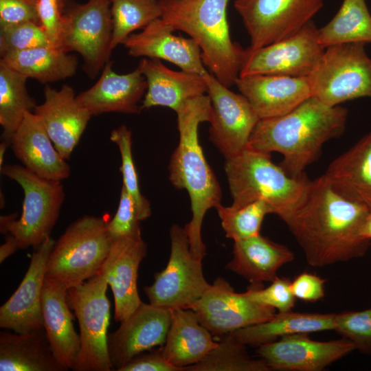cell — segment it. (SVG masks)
Here are the masks:
<instances>
[{"label":"cell","instance_id":"obj_1","mask_svg":"<svg viewBox=\"0 0 371 371\" xmlns=\"http://www.w3.org/2000/svg\"><path fill=\"white\" fill-rule=\"evenodd\" d=\"M368 213L366 205L339 194L322 175L310 180L303 198L284 222L307 262L324 267L365 256L371 245L362 235Z\"/></svg>","mask_w":371,"mask_h":371},{"label":"cell","instance_id":"obj_2","mask_svg":"<svg viewBox=\"0 0 371 371\" xmlns=\"http://www.w3.org/2000/svg\"><path fill=\"white\" fill-rule=\"evenodd\" d=\"M347 117L346 108L328 106L312 96L285 115L260 119L247 147L265 154L280 153L282 168L300 178L317 159L324 144L344 132Z\"/></svg>","mask_w":371,"mask_h":371},{"label":"cell","instance_id":"obj_3","mask_svg":"<svg viewBox=\"0 0 371 371\" xmlns=\"http://www.w3.org/2000/svg\"><path fill=\"white\" fill-rule=\"evenodd\" d=\"M211 111L207 94L187 100L176 111L179 140L168 165L172 184L189 194L192 218L184 228L192 255L201 260L206 254L201 236L203 218L207 210L221 204L222 196L220 184L199 140V124L210 122Z\"/></svg>","mask_w":371,"mask_h":371},{"label":"cell","instance_id":"obj_4","mask_svg":"<svg viewBox=\"0 0 371 371\" xmlns=\"http://www.w3.org/2000/svg\"><path fill=\"white\" fill-rule=\"evenodd\" d=\"M229 0H159L161 18L199 45L205 67L227 87L235 85L245 49L231 38L227 17Z\"/></svg>","mask_w":371,"mask_h":371},{"label":"cell","instance_id":"obj_5","mask_svg":"<svg viewBox=\"0 0 371 371\" xmlns=\"http://www.w3.org/2000/svg\"><path fill=\"white\" fill-rule=\"evenodd\" d=\"M224 168L233 200L231 207L262 199L283 221L299 204L310 182L306 174L293 178L271 161V155L247 147L225 159Z\"/></svg>","mask_w":371,"mask_h":371},{"label":"cell","instance_id":"obj_6","mask_svg":"<svg viewBox=\"0 0 371 371\" xmlns=\"http://www.w3.org/2000/svg\"><path fill=\"white\" fill-rule=\"evenodd\" d=\"M112 243L102 218L86 215L77 219L55 242L47 261L45 278L67 289L80 285L99 272Z\"/></svg>","mask_w":371,"mask_h":371},{"label":"cell","instance_id":"obj_7","mask_svg":"<svg viewBox=\"0 0 371 371\" xmlns=\"http://www.w3.org/2000/svg\"><path fill=\"white\" fill-rule=\"evenodd\" d=\"M107 274L104 262L95 276L67 290V302L80 328V348L74 371L113 370L107 350L110 317Z\"/></svg>","mask_w":371,"mask_h":371},{"label":"cell","instance_id":"obj_8","mask_svg":"<svg viewBox=\"0 0 371 371\" xmlns=\"http://www.w3.org/2000/svg\"><path fill=\"white\" fill-rule=\"evenodd\" d=\"M0 170L24 193L21 214L10 223L6 234L14 237L19 249H36L50 237L58 218L65 196L61 181L43 178L20 165H3Z\"/></svg>","mask_w":371,"mask_h":371},{"label":"cell","instance_id":"obj_9","mask_svg":"<svg viewBox=\"0 0 371 371\" xmlns=\"http://www.w3.org/2000/svg\"><path fill=\"white\" fill-rule=\"evenodd\" d=\"M365 45L352 43L326 47L308 76L313 96L330 106L359 98H371V58Z\"/></svg>","mask_w":371,"mask_h":371},{"label":"cell","instance_id":"obj_10","mask_svg":"<svg viewBox=\"0 0 371 371\" xmlns=\"http://www.w3.org/2000/svg\"><path fill=\"white\" fill-rule=\"evenodd\" d=\"M170 255L166 267L155 274L154 282L144 288L150 304L170 310L188 308L210 284L203 276L202 260L194 257L184 227L170 229Z\"/></svg>","mask_w":371,"mask_h":371},{"label":"cell","instance_id":"obj_11","mask_svg":"<svg viewBox=\"0 0 371 371\" xmlns=\"http://www.w3.org/2000/svg\"><path fill=\"white\" fill-rule=\"evenodd\" d=\"M111 35V0H89L63 14L58 47L80 54L84 70L94 77L109 60Z\"/></svg>","mask_w":371,"mask_h":371},{"label":"cell","instance_id":"obj_12","mask_svg":"<svg viewBox=\"0 0 371 371\" xmlns=\"http://www.w3.org/2000/svg\"><path fill=\"white\" fill-rule=\"evenodd\" d=\"M322 0H235L250 38L247 49L254 51L289 37L323 7Z\"/></svg>","mask_w":371,"mask_h":371},{"label":"cell","instance_id":"obj_13","mask_svg":"<svg viewBox=\"0 0 371 371\" xmlns=\"http://www.w3.org/2000/svg\"><path fill=\"white\" fill-rule=\"evenodd\" d=\"M325 48L319 43L318 28L312 21L293 35L254 51L245 49L239 77L280 75L308 77Z\"/></svg>","mask_w":371,"mask_h":371},{"label":"cell","instance_id":"obj_14","mask_svg":"<svg viewBox=\"0 0 371 371\" xmlns=\"http://www.w3.org/2000/svg\"><path fill=\"white\" fill-rule=\"evenodd\" d=\"M202 77L212 106L209 138L227 159L247 148L260 118L241 93L229 89L208 71Z\"/></svg>","mask_w":371,"mask_h":371},{"label":"cell","instance_id":"obj_15","mask_svg":"<svg viewBox=\"0 0 371 371\" xmlns=\"http://www.w3.org/2000/svg\"><path fill=\"white\" fill-rule=\"evenodd\" d=\"M214 337L265 322L276 309L250 300L245 293H236L225 279L218 278L202 296L188 308Z\"/></svg>","mask_w":371,"mask_h":371},{"label":"cell","instance_id":"obj_16","mask_svg":"<svg viewBox=\"0 0 371 371\" xmlns=\"http://www.w3.org/2000/svg\"><path fill=\"white\" fill-rule=\"evenodd\" d=\"M355 349L344 337L320 341L311 339L308 333H297L262 344L256 353L270 370L320 371Z\"/></svg>","mask_w":371,"mask_h":371},{"label":"cell","instance_id":"obj_17","mask_svg":"<svg viewBox=\"0 0 371 371\" xmlns=\"http://www.w3.org/2000/svg\"><path fill=\"white\" fill-rule=\"evenodd\" d=\"M172 319V310L142 302L120 327L107 335V350L113 370L135 357L162 346Z\"/></svg>","mask_w":371,"mask_h":371},{"label":"cell","instance_id":"obj_18","mask_svg":"<svg viewBox=\"0 0 371 371\" xmlns=\"http://www.w3.org/2000/svg\"><path fill=\"white\" fill-rule=\"evenodd\" d=\"M54 244L49 237L33 252L22 282L0 308L1 328L21 334L43 328L41 294L47 261Z\"/></svg>","mask_w":371,"mask_h":371},{"label":"cell","instance_id":"obj_19","mask_svg":"<svg viewBox=\"0 0 371 371\" xmlns=\"http://www.w3.org/2000/svg\"><path fill=\"white\" fill-rule=\"evenodd\" d=\"M44 102L34 108L55 148L65 160L78 144L92 115L78 100L73 88L59 90L46 85Z\"/></svg>","mask_w":371,"mask_h":371},{"label":"cell","instance_id":"obj_20","mask_svg":"<svg viewBox=\"0 0 371 371\" xmlns=\"http://www.w3.org/2000/svg\"><path fill=\"white\" fill-rule=\"evenodd\" d=\"M235 85L260 119L285 115L313 96L308 77L254 75L238 77Z\"/></svg>","mask_w":371,"mask_h":371},{"label":"cell","instance_id":"obj_21","mask_svg":"<svg viewBox=\"0 0 371 371\" xmlns=\"http://www.w3.org/2000/svg\"><path fill=\"white\" fill-rule=\"evenodd\" d=\"M175 30L161 17L142 31L131 34L123 45L133 57L164 60L181 70L202 76L207 70L201 58V49L192 38L173 34Z\"/></svg>","mask_w":371,"mask_h":371},{"label":"cell","instance_id":"obj_22","mask_svg":"<svg viewBox=\"0 0 371 371\" xmlns=\"http://www.w3.org/2000/svg\"><path fill=\"white\" fill-rule=\"evenodd\" d=\"M147 254V245L142 234L113 240L105 260L107 281L112 290L114 319L122 322L142 303L137 290L138 269Z\"/></svg>","mask_w":371,"mask_h":371},{"label":"cell","instance_id":"obj_23","mask_svg":"<svg viewBox=\"0 0 371 371\" xmlns=\"http://www.w3.org/2000/svg\"><path fill=\"white\" fill-rule=\"evenodd\" d=\"M109 60L104 66L98 80L89 89L76 95L79 102L92 115L117 112L139 113L138 103L147 89L146 78L139 63L137 68L126 74H119L112 69Z\"/></svg>","mask_w":371,"mask_h":371},{"label":"cell","instance_id":"obj_24","mask_svg":"<svg viewBox=\"0 0 371 371\" xmlns=\"http://www.w3.org/2000/svg\"><path fill=\"white\" fill-rule=\"evenodd\" d=\"M10 145L23 166L47 179L62 181L70 175V166L51 140L41 119L27 112Z\"/></svg>","mask_w":371,"mask_h":371},{"label":"cell","instance_id":"obj_25","mask_svg":"<svg viewBox=\"0 0 371 371\" xmlns=\"http://www.w3.org/2000/svg\"><path fill=\"white\" fill-rule=\"evenodd\" d=\"M67 289L45 279L41 294L43 328L53 355L66 369H72L80 348V335L76 332L74 316L67 302Z\"/></svg>","mask_w":371,"mask_h":371},{"label":"cell","instance_id":"obj_26","mask_svg":"<svg viewBox=\"0 0 371 371\" xmlns=\"http://www.w3.org/2000/svg\"><path fill=\"white\" fill-rule=\"evenodd\" d=\"M139 63L147 83L142 109L160 106L176 112L187 100L207 93L201 75L172 70L159 59L142 58Z\"/></svg>","mask_w":371,"mask_h":371},{"label":"cell","instance_id":"obj_27","mask_svg":"<svg viewBox=\"0 0 371 371\" xmlns=\"http://www.w3.org/2000/svg\"><path fill=\"white\" fill-rule=\"evenodd\" d=\"M293 259V253L286 246L260 233L234 241L233 258L226 269L251 284H262L274 280L278 269Z\"/></svg>","mask_w":371,"mask_h":371},{"label":"cell","instance_id":"obj_28","mask_svg":"<svg viewBox=\"0 0 371 371\" xmlns=\"http://www.w3.org/2000/svg\"><path fill=\"white\" fill-rule=\"evenodd\" d=\"M218 344L212 334L191 309L172 310V319L164 344L159 349L170 364L185 370L196 364Z\"/></svg>","mask_w":371,"mask_h":371},{"label":"cell","instance_id":"obj_29","mask_svg":"<svg viewBox=\"0 0 371 371\" xmlns=\"http://www.w3.org/2000/svg\"><path fill=\"white\" fill-rule=\"evenodd\" d=\"M324 175L339 194L371 207V131L335 158Z\"/></svg>","mask_w":371,"mask_h":371},{"label":"cell","instance_id":"obj_30","mask_svg":"<svg viewBox=\"0 0 371 371\" xmlns=\"http://www.w3.org/2000/svg\"><path fill=\"white\" fill-rule=\"evenodd\" d=\"M1 371H66L54 357L43 328L27 333H0Z\"/></svg>","mask_w":371,"mask_h":371},{"label":"cell","instance_id":"obj_31","mask_svg":"<svg viewBox=\"0 0 371 371\" xmlns=\"http://www.w3.org/2000/svg\"><path fill=\"white\" fill-rule=\"evenodd\" d=\"M335 313L278 312L269 320L231 333L241 344L252 347L282 337L335 329Z\"/></svg>","mask_w":371,"mask_h":371},{"label":"cell","instance_id":"obj_32","mask_svg":"<svg viewBox=\"0 0 371 371\" xmlns=\"http://www.w3.org/2000/svg\"><path fill=\"white\" fill-rule=\"evenodd\" d=\"M6 65L41 83L60 81L76 74V56L52 45L11 52L1 56Z\"/></svg>","mask_w":371,"mask_h":371},{"label":"cell","instance_id":"obj_33","mask_svg":"<svg viewBox=\"0 0 371 371\" xmlns=\"http://www.w3.org/2000/svg\"><path fill=\"white\" fill-rule=\"evenodd\" d=\"M324 48L339 44L371 43V14L365 0H343L334 17L318 29Z\"/></svg>","mask_w":371,"mask_h":371},{"label":"cell","instance_id":"obj_34","mask_svg":"<svg viewBox=\"0 0 371 371\" xmlns=\"http://www.w3.org/2000/svg\"><path fill=\"white\" fill-rule=\"evenodd\" d=\"M27 80L0 61V124L3 141L9 145L25 113L34 112L36 106L27 92Z\"/></svg>","mask_w":371,"mask_h":371},{"label":"cell","instance_id":"obj_35","mask_svg":"<svg viewBox=\"0 0 371 371\" xmlns=\"http://www.w3.org/2000/svg\"><path fill=\"white\" fill-rule=\"evenodd\" d=\"M247 346L232 333L219 337L217 346L199 363L185 368L188 371H269L260 359H252Z\"/></svg>","mask_w":371,"mask_h":371},{"label":"cell","instance_id":"obj_36","mask_svg":"<svg viewBox=\"0 0 371 371\" xmlns=\"http://www.w3.org/2000/svg\"><path fill=\"white\" fill-rule=\"evenodd\" d=\"M112 35L111 49L123 44L131 33L144 29L160 18L159 0H111Z\"/></svg>","mask_w":371,"mask_h":371},{"label":"cell","instance_id":"obj_37","mask_svg":"<svg viewBox=\"0 0 371 371\" xmlns=\"http://www.w3.org/2000/svg\"><path fill=\"white\" fill-rule=\"evenodd\" d=\"M216 209L226 237L234 241L260 234L265 216L273 214L270 205L262 199L238 208L221 203Z\"/></svg>","mask_w":371,"mask_h":371},{"label":"cell","instance_id":"obj_38","mask_svg":"<svg viewBox=\"0 0 371 371\" xmlns=\"http://www.w3.org/2000/svg\"><path fill=\"white\" fill-rule=\"evenodd\" d=\"M110 139L117 145L121 155L122 186L133 199L140 221L146 220L151 215V208L148 200L139 189L137 173L132 155L131 131L126 126L121 125L111 131Z\"/></svg>","mask_w":371,"mask_h":371},{"label":"cell","instance_id":"obj_39","mask_svg":"<svg viewBox=\"0 0 371 371\" xmlns=\"http://www.w3.org/2000/svg\"><path fill=\"white\" fill-rule=\"evenodd\" d=\"M334 330L351 341L361 352L371 354V308L335 313Z\"/></svg>","mask_w":371,"mask_h":371},{"label":"cell","instance_id":"obj_40","mask_svg":"<svg viewBox=\"0 0 371 371\" xmlns=\"http://www.w3.org/2000/svg\"><path fill=\"white\" fill-rule=\"evenodd\" d=\"M1 56L7 54L50 45L39 24L26 22L0 27Z\"/></svg>","mask_w":371,"mask_h":371},{"label":"cell","instance_id":"obj_41","mask_svg":"<svg viewBox=\"0 0 371 371\" xmlns=\"http://www.w3.org/2000/svg\"><path fill=\"white\" fill-rule=\"evenodd\" d=\"M291 284L289 278L277 276L268 287L251 284L244 293L257 303L272 307L278 312H286L292 310L296 299L291 291Z\"/></svg>","mask_w":371,"mask_h":371},{"label":"cell","instance_id":"obj_42","mask_svg":"<svg viewBox=\"0 0 371 371\" xmlns=\"http://www.w3.org/2000/svg\"><path fill=\"white\" fill-rule=\"evenodd\" d=\"M140 222L134 201L122 186L115 214L107 222L112 240L142 234Z\"/></svg>","mask_w":371,"mask_h":371},{"label":"cell","instance_id":"obj_43","mask_svg":"<svg viewBox=\"0 0 371 371\" xmlns=\"http://www.w3.org/2000/svg\"><path fill=\"white\" fill-rule=\"evenodd\" d=\"M26 22L40 25L37 0H0V27Z\"/></svg>","mask_w":371,"mask_h":371},{"label":"cell","instance_id":"obj_44","mask_svg":"<svg viewBox=\"0 0 371 371\" xmlns=\"http://www.w3.org/2000/svg\"><path fill=\"white\" fill-rule=\"evenodd\" d=\"M37 12L40 25L49 45L58 47L63 28V14L58 0H37Z\"/></svg>","mask_w":371,"mask_h":371},{"label":"cell","instance_id":"obj_45","mask_svg":"<svg viewBox=\"0 0 371 371\" xmlns=\"http://www.w3.org/2000/svg\"><path fill=\"white\" fill-rule=\"evenodd\" d=\"M325 282L324 279L315 274L304 272L291 282V289L295 298L315 302L324 297Z\"/></svg>","mask_w":371,"mask_h":371},{"label":"cell","instance_id":"obj_46","mask_svg":"<svg viewBox=\"0 0 371 371\" xmlns=\"http://www.w3.org/2000/svg\"><path fill=\"white\" fill-rule=\"evenodd\" d=\"M183 369L169 363L157 352L142 353L135 357L118 371H182Z\"/></svg>","mask_w":371,"mask_h":371},{"label":"cell","instance_id":"obj_47","mask_svg":"<svg viewBox=\"0 0 371 371\" xmlns=\"http://www.w3.org/2000/svg\"><path fill=\"white\" fill-rule=\"evenodd\" d=\"M19 249L14 237L9 234L5 243L0 247V262L4 261L8 256L14 254Z\"/></svg>","mask_w":371,"mask_h":371},{"label":"cell","instance_id":"obj_48","mask_svg":"<svg viewBox=\"0 0 371 371\" xmlns=\"http://www.w3.org/2000/svg\"><path fill=\"white\" fill-rule=\"evenodd\" d=\"M362 235L371 241V207H368V213L362 229Z\"/></svg>","mask_w":371,"mask_h":371},{"label":"cell","instance_id":"obj_49","mask_svg":"<svg viewBox=\"0 0 371 371\" xmlns=\"http://www.w3.org/2000/svg\"><path fill=\"white\" fill-rule=\"evenodd\" d=\"M16 214L1 216L0 230L2 234H6L7 227L12 221L16 219Z\"/></svg>","mask_w":371,"mask_h":371},{"label":"cell","instance_id":"obj_50","mask_svg":"<svg viewBox=\"0 0 371 371\" xmlns=\"http://www.w3.org/2000/svg\"><path fill=\"white\" fill-rule=\"evenodd\" d=\"M9 146V144L5 141H3L0 145V168L3 166V156L5 154V149Z\"/></svg>","mask_w":371,"mask_h":371}]
</instances>
